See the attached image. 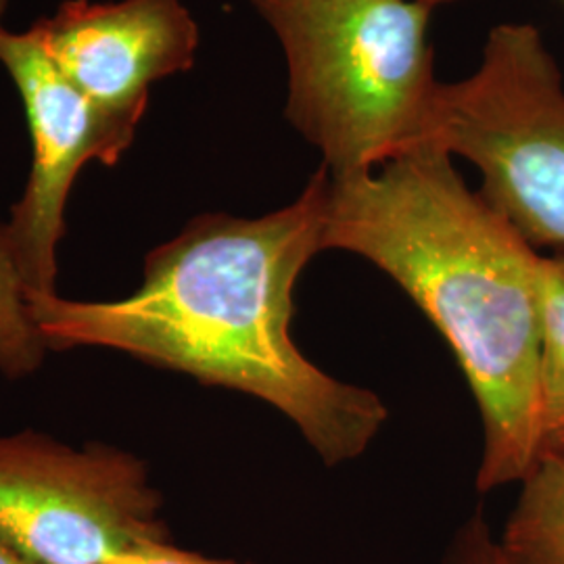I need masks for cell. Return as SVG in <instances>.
I'll list each match as a JSON object with an SVG mask.
<instances>
[{"label":"cell","instance_id":"1","mask_svg":"<svg viewBox=\"0 0 564 564\" xmlns=\"http://www.w3.org/2000/svg\"><path fill=\"white\" fill-rule=\"evenodd\" d=\"M328 170L260 218L203 214L147 253L116 302L28 297L48 351L105 347L274 405L328 466L362 456L387 423L372 391L343 383L293 341V293L324 251Z\"/></svg>","mask_w":564,"mask_h":564},{"label":"cell","instance_id":"2","mask_svg":"<svg viewBox=\"0 0 564 564\" xmlns=\"http://www.w3.org/2000/svg\"><path fill=\"white\" fill-rule=\"evenodd\" d=\"M381 268L449 343L484 421L479 491L542 460V256L470 191L440 144L330 178L324 251Z\"/></svg>","mask_w":564,"mask_h":564},{"label":"cell","instance_id":"3","mask_svg":"<svg viewBox=\"0 0 564 564\" xmlns=\"http://www.w3.org/2000/svg\"><path fill=\"white\" fill-rule=\"evenodd\" d=\"M281 42L284 118L351 178L437 144V99L423 0H247Z\"/></svg>","mask_w":564,"mask_h":564},{"label":"cell","instance_id":"4","mask_svg":"<svg viewBox=\"0 0 564 564\" xmlns=\"http://www.w3.org/2000/svg\"><path fill=\"white\" fill-rule=\"evenodd\" d=\"M435 141L481 172L485 202L524 241L564 247V86L531 23L496 25L479 67L442 84Z\"/></svg>","mask_w":564,"mask_h":564},{"label":"cell","instance_id":"5","mask_svg":"<svg viewBox=\"0 0 564 564\" xmlns=\"http://www.w3.org/2000/svg\"><path fill=\"white\" fill-rule=\"evenodd\" d=\"M147 464L113 445L0 435V540L34 564H101L170 540Z\"/></svg>","mask_w":564,"mask_h":564},{"label":"cell","instance_id":"6","mask_svg":"<svg viewBox=\"0 0 564 564\" xmlns=\"http://www.w3.org/2000/svg\"><path fill=\"white\" fill-rule=\"evenodd\" d=\"M0 63L20 90L32 137V165L11 207L9 239L28 297L57 293V247L65 209L86 163L113 167L137 139L144 116L109 109L67 80L30 32H0Z\"/></svg>","mask_w":564,"mask_h":564},{"label":"cell","instance_id":"7","mask_svg":"<svg viewBox=\"0 0 564 564\" xmlns=\"http://www.w3.org/2000/svg\"><path fill=\"white\" fill-rule=\"evenodd\" d=\"M82 95L144 116L151 86L195 65L199 25L182 0H65L28 30Z\"/></svg>","mask_w":564,"mask_h":564},{"label":"cell","instance_id":"8","mask_svg":"<svg viewBox=\"0 0 564 564\" xmlns=\"http://www.w3.org/2000/svg\"><path fill=\"white\" fill-rule=\"evenodd\" d=\"M498 542L512 564H564V456H544L524 477Z\"/></svg>","mask_w":564,"mask_h":564},{"label":"cell","instance_id":"9","mask_svg":"<svg viewBox=\"0 0 564 564\" xmlns=\"http://www.w3.org/2000/svg\"><path fill=\"white\" fill-rule=\"evenodd\" d=\"M544 345L540 372V442L544 456H564V253L542 256Z\"/></svg>","mask_w":564,"mask_h":564},{"label":"cell","instance_id":"10","mask_svg":"<svg viewBox=\"0 0 564 564\" xmlns=\"http://www.w3.org/2000/svg\"><path fill=\"white\" fill-rule=\"evenodd\" d=\"M46 354L48 347L32 316L9 228L0 223V372L9 379L30 377L41 370Z\"/></svg>","mask_w":564,"mask_h":564},{"label":"cell","instance_id":"11","mask_svg":"<svg viewBox=\"0 0 564 564\" xmlns=\"http://www.w3.org/2000/svg\"><path fill=\"white\" fill-rule=\"evenodd\" d=\"M447 564H512L481 517H473L456 535Z\"/></svg>","mask_w":564,"mask_h":564},{"label":"cell","instance_id":"12","mask_svg":"<svg viewBox=\"0 0 564 564\" xmlns=\"http://www.w3.org/2000/svg\"><path fill=\"white\" fill-rule=\"evenodd\" d=\"M101 564H251L239 563L232 558H214L199 552L182 550L178 545L165 542H149L123 550L120 554L102 561Z\"/></svg>","mask_w":564,"mask_h":564},{"label":"cell","instance_id":"13","mask_svg":"<svg viewBox=\"0 0 564 564\" xmlns=\"http://www.w3.org/2000/svg\"><path fill=\"white\" fill-rule=\"evenodd\" d=\"M0 564H34L23 558L18 550H13L7 542L0 540Z\"/></svg>","mask_w":564,"mask_h":564},{"label":"cell","instance_id":"14","mask_svg":"<svg viewBox=\"0 0 564 564\" xmlns=\"http://www.w3.org/2000/svg\"><path fill=\"white\" fill-rule=\"evenodd\" d=\"M7 7H9V0H0V32L4 30V28H2V18H4V11H7Z\"/></svg>","mask_w":564,"mask_h":564},{"label":"cell","instance_id":"15","mask_svg":"<svg viewBox=\"0 0 564 564\" xmlns=\"http://www.w3.org/2000/svg\"><path fill=\"white\" fill-rule=\"evenodd\" d=\"M423 2H429V4L437 7V4H444V2H456V0H423Z\"/></svg>","mask_w":564,"mask_h":564}]
</instances>
